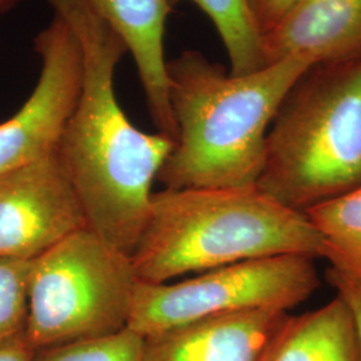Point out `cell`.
<instances>
[{"instance_id": "1", "label": "cell", "mask_w": 361, "mask_h": 361, "mask_svg": "<svg viewBox=\"0 0 361 361\" xmlns=\"http://www.w3.org/2000/svg\"><path fill=\"white\" fill-rule=\"evenodd\" d=\"M77 35L82 83L55 154L73 185L87 228L131 255L153 198V183L176 141L135 128L116 98L125 42L85 0H47Z\"/></svg>"}, {"instance_id": "2", "label": "cell", "mask_w": 361, "mask_h": 361, "mask_svg": "<svg viewBox=\"0 0 361 361\" xmlns=\"http://www.w3.org/2000/svg\"><path fill=\"white\" fill-rule=\"evenodd\" d=\"M310 66L289 56L232 74L194 50L166 62L177 138L158 180L166 189L256 188L271 121Z\"/></svg>"}, {"instance_id": "3", "label": "cell", "mask_w": 361, "mask_h": 361, "mask_svg": "<svg viewBox=\"0 0 361 361\" xmlns=\"http://www.w3.org/2000/svg\"><path fill=\"white\" fill-rule=\"evenodd\" d=\"M273 256L324 258L325 245L304 213L256 188H192L153 194L130 258L140 281L162 284Z\"/></svg>"}, {"instance_id": "4", "label": "cell", "mask_w": 361, "mask_h": 361, "mask_svg": "<svg viewBox=\"0 0 361 361\" xmlns=\"http://www.w3.org/2000/svg\"><path fill=\"white\" fill-rule=\"evenodd\" d=\"M361 183V52L312 65L267 134L256 189L304 213Z\"/></svg>"}, {"instance_id": "5", "label": "cell", "mask_w": 361, "mask_h": 361, "mask_svg": "<svg viewBox=\"0 0 361 361\" xmlns=\"http://www.w3.org/2000/svg\"><path fill=\"white\" fill-rule=\"evenodd\" d=\"M140 279L129 255L89 228L31 261L26 340L59 347L129 326Z\"/></svg>"}, {"instance_id": "6", "label": "cell", "mask_w": 361, "mask_h": 361, "mask_svg": "<svg viewBox=\"0 0 361 361\" xmlns=\"http://www.w3.org/2000/svg\"><path fill=\"white\" fill-rule=\"evenodd\" d=\"M319 286L314 258L307 256L247 259L174 284L140 281L128 328L145 337L234 310L289 312Z\"/></svg>"}, {"instance_id": "7", "label": "cell", "mask_w": 361, "mask_h": 361, "mask_svg": "<svg viewBox=\"0 0 361 361\" xmlns=\"http://www.w3.org/2000/svg\"><path fill=\"white\" fill-rule=\"evenodd\" d=\"M42 62L38 82L26 102L0 123V176L51 154L77 104L82 50L63 18L54 13L35 38Z\"/></svg>"}, {"instance_id": "8", "label": "cell", "mask_w": 361, "mask_h": 361, "mask_svg": "<svg viewBox=\"0 0 361 361\" xmlns=\"http://www.w3.org/2000/svg\"><path fill=\"white\" fill-rule=\"evenodd\" d=\"M87 228L55 152L0 176V257L35 259Z\"/></svg>"}, {"instance_id": "9", "label": "cell", "mask_w": 361, "mask_h": 361, "mask_svg": "<svg viewBox=\"0 0 361 361\" xmlns=\"http://www.w3.org/2000/svg\"><path fill=\"white\" fill-rule=\"evenodd\" d=\"M288 314L277 308L234 310L145 336L142 361H259Z\"/></svg>"}, {"instance_id": "10", "label": "cell", "mask_w": 361, "mask_h": 361, "mask_svg": "<svg viewBox=\"0 0 361 361\" xmlns=\"http://www.w3.org/2000/svg\"><path fill=\"white\" fill-rule=\"evenodd\" d=\"M125 42L137 66L146 102L158 133L176 141L177 126L169 98L165 59L169 0H85Z\"/></svg>"}, {"instance_id": "11", "label": "cell", "mask_w": 361, "mask_h": 361, "mask_svg": "<svg viewBox=\"0 0 361 361\" xmlns=\"http://www.w3.org/2000/svg\"><path fill=\"white\" fill-rule=\"evenodd\" d=\"M265 65L300 56L312 65L361 52V0H300L261 39Z\"/></svg>"}, {"instance_id": "12", "label": "cell", "mask_w": 361, "mask_h": 361, "mask_svg": "<svg viewBox=\"0 0 361 361\" xmlns=\"http://www.w3.org/2000/svg\"><path fill=\"white\" fill-rule=\"evenodd\" d=\"M259 361H361L356 322L343 298L317 310L288 314Z\"/></svg>"}, {"instance_id": "13", "label": "cell", "mask_w": 361, "mask_h": 361, "mask_svg": "<svg viewBox=\"0 0 361 361\" xmlns=\"http://www.w3.org/2000/svg\"><path fill=\"white\" fill-rule=\"evenodd\" d=\"M325 245L331 268L361 279V183L304 212Z\"/></svg>"}, {"instance_id": "14", "label": "cell", "mask_w": 361, "mask_h": 361, "mask_svg": "<svg viewBox=\"0 0 361 361\" xmlns=\"http://www.w3.org/2000/svg\"><path fill=\"white\" fill-rule=\"evenodd\" d=\"M174 7L192 1L212 20L231 62L232 74H249L265 65L261 38L246 0H169Z\"/></svg>"}, {"instance_id": "15", "label": "cell", "mask_w": 361, "mask_h": 361, "mask_svg": "<svg viewBox=\"0 0 361 361\" xmlns=\"http://www.w3.org/2000/svg\"><path fill=\"white\" fill-rule=\"evenodd\" d=\"M31 261L0 257V345L26 337Z\"/></svg>"}, {"instance_id": "16", "label": "cell", "mask_w": 361, "mask_h": 361, "mask_svg": "<svg viewBox=\"0 0 361 361\" xmlns=\"http://www.w3.org/2000/svg\"><path fill=\"white\" fill-rule=\"evenodd\" d=\"M143 337L129 328L116 335L38 350L37 361H142Z\"/></svg>"}, {"instance_id": "17", "label": "cell", "mask_w": 361, "mask_h": 361, "mask_svg": "<svg viewBox=\"0 0 361 361\" xmlns=\"http://www.w3.org/2000/svg\"><path fill=\"white\" fill-rule=\"evenodd\" d=\"M300 0H246L259 38L277 26Z\"/></svg>"}, {"instance_id": "18", "label": "cell", "mask_w": 361, "mask_h": 361, "mask_svg": "<svg viewBox=\"0 0 361 361\" xmlns=\"http://www.w3.org/2000/svg\"><path fill=\"white\" fill-rule=\"evenodd\" d=\"M326 280L334 286L336 296L343 298V301L348 305L361 338V279L329 267L326 271Z\"/></svg>"}, {"instance_id": "19", "label": "cell", "mask_w": 361, "mask_h": 361, "mask_svg": "<svg viewBox=\"0 0 361 361\" xmlns=\"http://www.w3.org/2000/svg\"><path fill=\"white\" fill-rule=\"evenodd\" d=\"M38 350L22 337L13 343L0 345V361H37Z\"/></svg>"}, {"instance_id": "20", "label": "cell", "mask_w": 361, "mask_h": 361, "mask_svg": "<svg viewBox=\"0 0 361 361\" xmlns=\"http://www.w3.org/2000/svg\"><path fill=\"white\" fill-rule=\"evenodd\" d=\"M20 0H0V13H7L13 10V7L19 3Z\"/></svg>"}]
</instances>
